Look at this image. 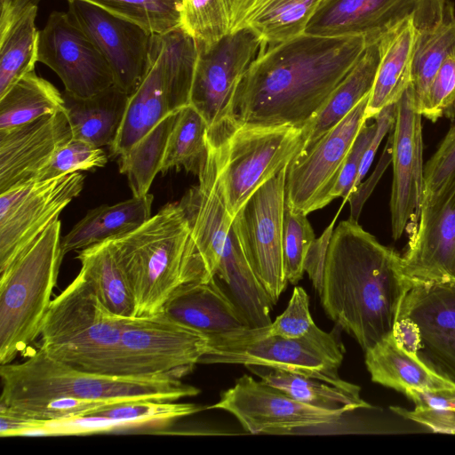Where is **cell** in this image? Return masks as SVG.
Wrapping results in <instances>:
<instances>
[{"mask_svg":"<svg viewBox=\"0 0 455 455\" xmlns=\"http://www.w3.org/2000/svg\"><path fill=\"white\" fill-rule=\"evenodd\" d=\"M163 312L209 339L251 328L244 315L220 285L216 276L209 281L184 284L169 299Z\"/></svg>","mask_w":455,"mask_h":455,"instance_id":"7402d4cb","label":"cell"},{"mask_svg":"<svg viewBox=\"0 0 455 455\" xmlns=\"http://www.w3.org/2000/svg\"><path fill=\"white\" fill-rule=\"evenodd\" d=\"M397 102L384 108L375 117V132L364 152L360 170L355 181V188L362 182L363 177L369 171L375 154L382 140L387 132L391 131L396 116ZM354 189V190H355Z\"/></svg>","mask_w":455,"mask_h":455,"instance_id":"7dc6e473","label":"cell"},{"mask_svg":"<svg viewBox=\"0 0 455 455\" xmlns=\"http://www.w3.org/2000/svg\"><path fill=\"white\" fill-rule=\"evenodd\" d=\"M154 196H132L113 205L101 204L90 210L60 241L63 256L72 251L125 234L151 217Z\"/></svg>","mask_w":455,"mask_h":455,"instance_id":"f1b7e54d","label":"cell"},{"mask_svg":"<svg viewBox=\"0 0 455 455\" xmlns=\"http://www.w3.org/2000/svg\"><path fill=\"white\" fill-rule=\"evenodd\" d=\"M133 22L152 35L181 23V0H84Z\"/></svg>","mask_w":455,"mask_h":455,"instance_id":"8d00e7d4","label":"cell"},{"mask_svg":"<svg viewBox=\"0 0 455 455\" xmlns=\"http://www.w3.org/2000/svg\"><path fill=\"white\" fill-rule=\"evenodd\" d=\"M0 403L72 397L117 403L135 400L176 402L200 393L172 373L116 376L89 372L70 367L38 348L22 362L0 367Z\"/></svg>","mask_w":455,"mask_h":455,"instance_id":"277c9868","label":"cell"},{"mask_svg":"<svg viewBox=\"0 0 455 455\" xmlns=\"http://www.w3.org/2000/svg\"><path fill=\"white\" fill-rule=\"evenodd\" d=\"M386 146L387 147L383 152L380 161L371 177L365 182H361L350 194L347 199L350 202L351 209L349 219L353 220L358 221L364 202L371 195L373 188L378 183L379 179L381 177L382 172L387 168L390 160L392 161V145L390 136Z\"/></svg>","mask_w":455,"mask_h":455,"instance_id":"c3c4849f","label":"cell"},{"mask_svg":"<svg viewBox=\"0 0 455 455\" xmlns=\"http://www.w3.org/2000/svg\"><path fill=\"white\" fill-rule=\"evenodd\" d=\"M172 113L158 52L150 39L147 67L136 90L129 95L125 113L110 155L125 154Z\"/></svg>","mask_w":455,"mask_h":455,"instance_id":"cb8c5ba5","label":"cell"},{"mask_svg":"<svg viewBox=\"0 0 455 455\" xmlns=\"http://www.w3.org/2000/svg\"><path fill=\"white\" fill-rule=\"evenodd\" d=\"M204 408L190 403L135 400L110 403L90 415L112 421L117 427L171 422Z\"/></svg>","mask_w":455,"mask_h":455,"instance_id":"f35d334b","label":"cell"},{"mask_svg":"<svg viewBox=\"0 0 455 455\" xmlns=\"http://www.w3.org/2000/svg\"><path fill=\"white\" fill-rule=\"evenodd\" d=\"M209 338L164 312L123 319L119 376L188 374L205 355Z\"/></svg>","mask_w":455,"mask_h":455,"instance_id":"9c48e42d","label":"cell"},{"mask_svg":"<svg viewBox=\"0 0 455 455\" xmlns=\"http://www.w3.org/2000/svg\"><path fill=\"white\" fill-rule=\"evenodd\" d=\"M37 61L54 71L75 97H91L114 84L108 62L68 12H52L39 31Z\"/></svg>","mask_w":455,"mask_h":455,"instance_id":"9a60e30c","label":"cell"},{"mask_svg":"<svg viewBox=\"0 0 455 455\" xmlns=\"http://www.w3.org/2000/svg\"><path fill=\"white\" fill-rule=\"evenodd\" d=\"M208 124L191 106L179 110L170 133L160 172L184 169L197 177L208 157Z\"/></svg>","mask_w":455,"mask_h":455,"instance_id":"836d02e7","label":"cell"},{"mask_svg":"<svg viewBox=\"0 0 455 455\" xmlns=\"http://www.w3.org/2000/svg\"><path fill=\"white\" fill-rule=\"evenodd\" d=\"M399 317L416 323L420 351L432 367L455 381V280L412 281Z\"/></svg>","mask_w":455,"mask_h":455,"instance_id":"d6986e66","label":"cell"},{"mask_svg":"<svg viewBox=\"0 0 455 455\" xmlns=\"http://www.w3.org/2000/svg\"><path fill=\"white\" fill-rule=\"evenodd\" d=\"M421 119L409 86L397 101L390 134L393 163L390 214L395 240L415 220L423 198L425 165Z\"/></svg>","mask_w":455,"mask_h":455,"instance_id":"ac0fdd59","label":"cell"},{"mask_svg":"<svg viewBox=\"0 0 455 455\" xmlns=\"http://www.w3.org/2000/svg\"><path fill=\"white\" fill-rule=\"evenodd\" d=\"M62 94L72 138L110 148L118 134L129 94L115 84L87 98L67 92Z\"/></svg>","mask_w":455,"mask_h":455,"instance_id":"83f0119b","label":"cell"},{"mask_svg":"<svg viewBox=\"0 0 455 455\" xmlns=\"http://www.w3.org/2000/svg\"><path fill=\"white\" fill-rule=\"evenodd\" d=\"M413 20L416 37L410 87L419 111L437 70L447 58L455 56L454 7L445 0Z\"/></svg>","mask_w":455,"mask_h":455,"instance_id":"603a6c76","label":"cell"},{"mask_svg":"<svg viewBox=\"0 0 455 455\" xmlns=\"http://www.w3.org/2000/svg\"><path fill=\"white\" fill-rule=\"evenodd\" d=\"M365 365L373 382L404 394L408 390L434 391L455 387L419 355L402 348L393 333L365 352Z\"/></svg>","mask_w":455,"mask_h":455,"instance_id":"d4e9b609","label":"cell"},{"mask_svg":"<svg viewBox=\"0 0 455 455\" xmlns=\"http://www.w3.org/2000/svg\"><path fill=\"white\" fill-rule=\"evenodd\" d=\"M217 125L220 182L228 211L234 218L249 197L300 151L303 128L237 125L229 117Z\"/></svg>","mask_w":455,"mask_h":455,"instance_id":"ba28073f","label":"cell"},{"mask_svg":"<svg viewBox=\"0 0 455 455\" xmlns=\"http://www.w3.org/2000/svg\"><path fill=\"white\" fill-rule=\"evenodd\" d=\"M177 112L166 116L156 126L142 137L118 158L119 172L127 177L132 196L149 194V189L161 165Z\"/></svg>","mask_w":455,"mask_h":455,"instance_id":"d590c367","label":"cell"},{"mask_svg":"<svg viewBox=\"0 0 455 455\" xmlns=\"http://www.w3.org/2000/svg\"><path fill=\"white\" fill-rule=\"evenodd\" d=\"M60 220L0 272V364L13 362L40 336L60 267Z\"/></svg>","mask_w":455,"mask_h":455,"instance_id":"8992f818","label":"cell"},{"mask_svg":"<svg viewBox=\"0 0 455 455\" xmlns=\"http://www.w3.org/2000/svg\"><path fill=\"white\" fill-rule=\"evenodd\" d=\"M123 319L105 308L79 272L52 299L41 326L39 348L75 369L119 376Z\"/></svg>","mask_w":455,"mask_h":455,"instance_id":"5b68a950","label":"cell"},{"mask_svg":"<svg viewBox=\"0 0 455 455\" xmlns=\"http://www.w3.org/2000/svg\"><path fill=\"white\" fill-rule=\"evenodd\" d=\"M455 180V124L424 168L423 200L442 191Z\"/></svg>","mask_w":455,"mask_h":455,"instance_id":"7bdbcfd3","label":"cell"},{"mask_svg":"<svg viewBox=\"0 0 455 455\" xmlns=\"http://www.w3.org/2000/svg\"><path fill=\"white\" fill-rule=\"evenodd\" d=\"M307 215L284 204L283 218V253L288 283L297 284L305 273V260L315 240Z\"/></svg>","mask_w":455,"mask_h":455,"instance_id":"ab89813d","label":"cell"},{"mask_svg":"<svg viewBox=\"0 0 455 455\" xmlns=\"http://www.w3.org/2000/svg\"><path fill=\"white\" fill-rule=\"evenodd\" d=\"M434 0H321L305 33L323 36H363L379 40Z\"/></svg>","mask_w":455,"mask_h":455,"instance_id":"ffe728a7","label":"cell"},{"mask_svg":"<svg viewBox=\"0 0 455 455\" xmlns=\"http://www.w3.org/2000/svg\"><path fill=\"white\" fill-rule=\"evenodd\" d=\"M37 6L0 32V97L17 81L35 70L39 31L36 26Z\"/></svg>","mask_w":455,"mask_h":455,"instance_id":"e575fe53","label":"cell"},{"mask_svg":"<svg viewBox=\"0 0 455 455\" xmlns=\"http://www.w3.org/2000/svg\"><path fill=\"white\" fill-rule=\"evenodd\" d=\"M261 380L274 386L293 399L313 407L340 411L369 409L371 406L360 395V387L342 388L316 379L261 365H245Z\"/></svg>","mask_w":455,"mask_h":455,"instance_id":"4dcf8cb0","label":"cell"},{"mask_svg":"<svg viewBox=\"0 0 455 455\" xmlns=\"http://www.w3.org/2000/svg\"><path fill=\"white\" fill-rule=\"evenodd\" d=\"M313 324L308 295L302 287L295 286L286 309L269 325L259 328L266 336L299 338L307 332Z\"/></svg>","mask_w":455,"mask_h":455,"instance_id":"ee69618b","label":"cell"},{"mask_svg":"<svg viewBox=\"0 0 455 455\" xmlns=\"http://www.w3.org/2000/svg\"><path fill=\"white\" fill-rule=\"evenodd\" d=\"M344 354L337 334L323 331L315 323L299 338L266 336L259 327L210 339L200 363L261 365L353 388L356 385L341 379L338 373Z\"/></svg>","mask_w":455,"mask_h":455,"instance_id":"52a82bcc","label":"cell"},{"mask_svg":"<svg viewBox=\"0 0 455 455\" xmlns=\"http://www.w3.org/2000/svg\"><path fill=\"white\" fill-rule=\"evenodd\" d=\"M68 13L108 62L114 84L129 95L145 74L152 34L84 0H67Z\"/></svg>","mask_w":455,"mask_h":455,"instance_id":"2e32d148","label":"cell"},{"mask_svg":"<svg viewBox=\"0 0 455 455\" xmlns=\"http://www.w3.org/2000/svg\"><path fill=\"white\" fill-rule=\"evenodd\" d=\"M108 163L101 148L78 139H71L60 147L35 180H45L80 171H94Z\"/></svg>","mask_w":455,"mask_h":455,"instance_id":"60d3db41","label":"cell"},{"mask_svg":"<svg viewBox=\"0 0 455 455\" xmlns=\"http://www.w3.org/2000/svg\"><path fill=\"white\" fill-rule=\"evenodd\" d=\"M261 45L253 31L242 28L199 46L189 105L209 128L228 116L237 87Z\"/></svg>","mask_w":455,"mask_h":455,"instance_id":"4fadbf2b","label":"cell"},{"mask_svg":"<svg viewBox=\"0 0 455 455\" xmlns=\"http://www.w3.org/2000/svg\"><path fill=\"white\" fill-rule=\"evenodd\" d=\"M311 281L327 316L364 352L392 333L412 283L402 256L351 219L333 229L324 264Z\"/></svg>","mask_w":455,"mask_h":455,"instance_id":"7a4b0ae2","label":"cell"},{"mask_svg":"<svg viewBox=\"0 0 455 455\" xmlns=\"http://www.w3.org/2000/svg\"><path fill=\"white\" fill-rule=\"evenodd\" d=\"M58 112H66L63 94L33 70L0 97V131H8Z\"/></svg>","mask_w":455,"mask_h":455,"instance_id":"d6a6232c","label":"cell"},{"mask_svg":"<svg viewBox=\"0 0 455 455\" xmlns=\"http://www.w3.org/2000/svg\"><path fill=\"white\" fill-rule=\"evenodd\" d=\"M321 0H238L232 31L247 28L262 41L276 44L305 33Z\"/></svg>","mask_w":455,"mask_h":455,"instance_id":"4316f807","label":"cell"},{"mask_svg":"<svg viewBox=\"0 0 455 455\" xmlns=\"http://www.w3.org/2000/svg\"><path fill=\"white\" fill-rule=\"evenodd\" d=\"M286 169L262 184L233 218L245 257L274 305L288 283L283 253Z\"/></svg>","mask_w":455,"mask_h":455,"instance_id":"8fae6325","label":"cell"},{"mask_svg":"<svg viewBox=\"0 0 455 455\" xmlns=\"http://www.w3.org/2000/svg\"><path fill=\"white\" fill-rule=\"evenodd\" d=\"M393 336L397 344L407 352L419 355L421 337L418 325L408 317H399L393 328Z\"/></svg>","mask_w":455,"mask_h":455,"instance_id":"816d5d0a","label":"cell"},{"mask_svg":"<svg viewBox=\"0 0 455 455\" xmlns=\"http://www.w3.org/2000/svg\"><path fill=\"white\" fill-rule=\"evenodd\" d=\"M370 95V94H369ZM369 95L339 124L298 153L286 169L285 204L304 214L331 203V192L362 126Z\"/></svg>","mask_w":455,"mask_h":455,"instance_id":"7c38bea8","label":"cell"},{"mask_svg":"<svg viewBox=\"0 0 455 455\" xmlns=\"http://www.w3.org/2000/svg\"><path fill=\"white\" fill-rule=\"evenodd\" d=\"M380 39L368 44L361 58L334 90L320 112L303 128L300 151L339 124L370 94L380 59Z\"/></svg>","mask_w":455,"mask_h":455,"instance_id":"f546056e","label":"cell"},{"mask_svg":"<svg viewBox=\"0 0 455 455\" xmlns=\"http://www.w3.org/2000/svg\"><path fill=\"white\" fill-rule=\"evenodd\" d=\"M363 36L303 33L260 48L232 100L237 125L304 128L370 44Z\"/></svg>","mask_w":455,"mask_h":455,"instance_id":"6da1fadb","label":"cell"},{"mask_svg":"<svg viewBox=\"0 0 455 455\" xmlns=\"http://www.w3.org/2000/svg\"><path fill=\"white\" fill-rule=\"evenodd\" d=\"M206 409H220L234 415L253 435L287 433L295 429L333 424L344 414L300 403L281 389L243 374Z\"/></svg>","mask_w":455,"mask_h":455,"instance_id":"5bb4252c","label":"cell"},{"mask_svg":"<svg viewBox=\"0 0 455 455\" xmlns=\"http://www.w3.org/2000/svg\"><path fill=\"white\" fill-rule=\"evenodd\" d=\"M77 259L81 263L80 272L91 283L105 308L118 317H134L132 295L108 241L80 250Z\"/></svg>","mask_w":455,"mask_h":455,"instance_id":"1f68e13d","label":"cell"},{"mask_svg":"<svg viewBox=\"0 0 455 455\" xmlns=\"http://www.w3.org/2000/svg\"><path fill=\"white\" fill-rule=\"evenodd\" d=\"M238 0H181L180 25L205 46L231 32Z\"/></svg>","mask_w":455,"mask_h":455,"instance_id":"74e56055","label":"cell"},{"mask_svg":"<svg viewBox=\"0 0 455 455\" xmlns=\"http://www.w3.org/2000/svg\"><path fill=\"white\" fill-rule=\"evenodd\" d=\"M407 230L406 275L414 282L455 280V180L421 202Z\"/></svg>","mask_w":455,"mask_h":455,"instance_id":"e0dca14e","label":"cell"},{"mask_svg":"<svg viewBox=\"0 0 455 455\" xmlns=\"http://www.w3.org/2000/svg\"><path fill=\"white\" fill-rule=\"evenodd\" d=\"M44 420L32 419L0 404V435L2 437L32 435Z\"/></svg>","mask_w":455,"mask_h":455,"instance_id":"681fc988","label":"cell"},{"mask_svg":"<svg viewBox=\"0 0 455 455\" xmlns=\"http://www.w3.org/2000/svg\"><path fill=\"white\" fill-rule=\"evenodd\" d=\"M79 172L30 180L0 193V272L7 268L81 193Z\"/></svg>","mask_w":455,"mask_h":455,"instance_id":"30bf717a","label":"cell"},{"mask_svg":"<svg viewBox=\"0 0 455 455\" xmlns=\"http://www.w3.org/2000/svg\"><path fill=\"white\" fill-rule=\"evenodd\" d=\"M71 139L66 112L45 115L0 131V193L35 180L56 151Z\"/></svg>","mask_w":455,"mask_h":455,"instance_id":"44dd1931","label":"cell"},{"mask_svg":"<svg viewBox=\"0 0 455 455\" xmlns=\"http://www.w3.org/2000/svg\"><path fill=\"white\" fill-rule=\"evenodd\" d=\"M415 406L434 409L455 408V387L434 391L408 390L403 394Z\"/></svg>","mask_w":455,"mask_h":455,"instance_id":"f907efd6","label":"cell"},{"mask_svg":"<svg viewBox=\"0 0 455 455\" xmlns=\"http://www.w3.org/2000/svg\"><path fill=\"white\" fill-rule=\"evenodd\" d=\"M390 409L400 417L426 427L432 432L455 435V408L434 409L415 406L413 410H408L391 406Z\"/></svg>","mask_w":455,"mask_h":455,"instance_id":"bcb514c9","label":"cell"},{"mask_svg":"<svg viewBox=\"0 0 455 455\" xmlns=\"http://www.w3.org/2000/svg\"><path fill=\"white\" fill-rule=\"evenodd\" d=\"M419 113L432 122L455 116V56L447 58L437 70Z\"/></svg>","mask_w":455,"mask_h":455,"instance_id":"b9f144b4","label":"cell"},{"mask_svg":"<svg viewBox=\"0 0 455 455\" xmlns=\"http://www.w3.org/2000/svg\"><path fill=\"white\" fill-rule=\"evenodd\" d=\"M415 37L413 17L405 19L381 37L380 59L365 110L367 121L396 103L411 85Z\"/></svg>","mask_w":455,"mask_h":455,"instance_id":"484cf974","label":"cell"},{"mask_svg":"<svg viewBox=\"0 0 455 455\" xmlns=\"http://www.w3.org/2000/svg\"><path fill=\"white\" fill-rule=\"evenodd\" d=\"M376 124H367L359 131L346 159L339 176L331 192V202L338 197L347 201L354 191L364 152L375 132Z\"/></svg>","mask_w":455,"mask_h":455,"instance_id":"f6af8a7d","label":"cell"},{"mask_svg":"<svg viewBox=\"0 0 455 455\" xmlns=\"http://www.w3.org/2000/svg\"><path fill=\"white\" fill-rule=\"evenodd\" d=\"M108 241L132 295L135 317L161 313L181 286L210 280L179 203L166 204L138 228Z\"/></svg>","mask_w":455,"mask_h":455,"instance_id":"3957f363","label":"cell"}]
</instances>
